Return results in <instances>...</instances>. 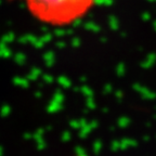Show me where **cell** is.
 <instances>
[{
  "instance_id": "cell-1",
  "label": "cell",
  "mask_w": 156,
  "mask_h": 156,
  "mask_svg": "<svg viewBox=\"0 0 156 156\" xmlns=\"http://www.w3.org/2000/svg\"><path fill=\"white\" fill-rule=\"evenodd\" d=\"M28 13L50 27L76 24L94 9L99 0H22Z\"/></svg>"
}]
</instances>
